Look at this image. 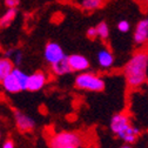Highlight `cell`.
Here are the masks:
<instances>
[{"label":"cell","instance_id":"cell-1","mask_svg":"<svg viewBox=\"0 0 148 148\" xmlns=\"http://www.w3.org/2000/svg\"><path fill=\"white\" fill-rule=\"evenodd\" d=\"M148 74V52L139 51L135 52L123 68V75L126 82L132 88H139L147 82Z\"/></svg>","mask_w":148,"mask_h":148},{"label":"cell","instance_id":"cell-2","mask_svg":"<svg viewBox=\"0 0 148 148\" xmlns=\"http://www.w3.org/2000/svg\"><path fill=\"white\" fill-rule=\"evenodd\" d=\"M109 127L112 133L116 138L121 139L125 143H134L140 135V129L131 122L129 116L125 113L114 114L110 119Z\"/></svg>","mask_w":148,"mask_h":148},{"label":"cell","instance_id":"cell-3","mask_svg":"<svg viewBox=\"0 0 148 148\" xmlns=\"http://www.w3.org/2000/svg\"><path fill=\"white\" fill-rule=\"evenodd\" d=\"M74 85L80 90L92 92V93H99L102 92L106 87L105 80L92 72H80L74 79Z\"/></svg>","mask_w":148,"mask_h":148},{"label":"cell","instance_id":"cell-4","mask_svg":"<svg viewBox=\"0 0 148 148\" xmlns=\"http://www.w3.org/2000/svg\"><path fill=\"white\" fill-rule=\"evenodd\" d=\"M84 143L82 136L78 132L62 131L54 134L49 139V148H66L69 146H79Z\"/></svg>","mask_w":148,"mask_h":148},{"label":"cell","instance_id":"cell-5","mask_svg":"<svg viewBox=\"0 0 148 148\" xmlns=\"http://www.w3.org/2000/svg\"><path fill=\"white\" fill-rule=\"evenodd\" d=\"M44 58L46 60L47 64L49 65H54V64H58L60 61H62L64 59L67 58V55L65 54L62 47L58 44V42H54L51 41L45 46L44 49Z\"/></svg>","mask_w":148,"mask_h":148},{"label":"cell","instance_id":"cell-6","mask_svg":"<svg viewBox=\"0 0 148 148\" xmlns=\"http://www.w3.org/2000/svg\"><path fill=\"white\" fill-rule=\"evenodd\" d=\"M14 122L18 128V131L21 133L32 132L35 128V120L26 113H23L20 110H14Z\"/></svg>","mask_w":148,"mask_h":148},{"label":"cell","instance_id":"cell-7","mask_svg":"<svg viewBox=\"0 0 148 148\" xmlns=\"http://www.w3.org/2000/svg\"><path fill=\"white\" fill-rule=\"evenodd\" d=\"M133 40L138 46H143L148 44V16L139 20V23L136 24L133 34Z\"/></svg>","mask_w":148,"mask_h":148},{"label":"cell","instance_id":"cell-8","mask_svg":"<svg viewBox=\"0 0 148 148\" xmlns=\"http://www.w3.org/2000/svg\"><path fill=\"white\" fill-rule=\"evenodd\" d=\"M1 86H3L4 90L8 94H18V93H20V92L25 90L21 82L19 81V79L16 78V75L13 72L1 80Z\"/></svg>","mask_w":148,"mask_h":148},{"label":"cell","instance_id":"cell-9","mask_svg":"<svg viewBox=\"0 0 148 148\" xmlns=\"http://www.w3.org/2000/svg\"><path fill=\"white\" fill-rule=\"evenodd\" d=\"M47 84V75L46 73L38 71L33 74H29L28 84H27V90L28 92H39Z\"/></svg>","mask_w":148,"mask_h":148},{"label":"cell","instance_id":"cell-10","mask_svg":"<svg viewBox=\"0 0 148 148\" xmlns=\"http://www.w3.org/2000/svg\"><path fill=\"white\" fill-rule=\"evenodd\" d=\"M67 59L73 72H86L90 66L89 60L82 54H71L67 57Z\"/></svg>","mask_w":148,"mask_h":148},{"label":"cell","instance_id":"cell-11","mask_svg":"<svg viewBox=\"0 0 148 148\" xmlns=\"http://www.w3.org/2000/svg\"><path fill=\"white\" fill-rule=\"evenodd\" d=\"M97 60L102 69H108L114 65V54L107 48H102L97 54Z\"/></svg>","mask_w":148,"mask_h":148},{"label":"cell","instance_id":"cell-12","mask_svg":"<svg viewBox=\"0 0 148 148\" xmlns=\"http://www.w3.org/2000/svg\"><path fill=\"white\" fill-rule=\"evenodd\" d=\"M51 71L54 75H58V77H62V75H67V74L72 73V68L69 66V62H68V59H64L62 61L58 62V64H54V65H51Z\"/></svg>","mask_w":148,"mask_h":148},{"label":"cell","instance_id":"cell-13","mask_svg":"<svg viewBox=\"0 0 148 148\" xmlns=\"http://www.w3.org/2000/svg\"><path fill=\"white\" fill-rule=\"evenodd\" d=\"M14 68H15V65L12 59L6 57L1 58V60H0V80H3L8 74H11Z\"/></svg>","mask_w":148,"mask_h":148},{"label":"cell","instance_id":"cell-14","mask_svg":"<svg viewBox=\"0 0 148 148\" xmlns=\"http://www.w3.org/2000/svg\"><path fill=\"white\" fill-rule=\"evenodd\" d=\"M18 15V8H6V11L4 12V14L0 18V25L3 28L10 26L12 24V21L16 18Z\"/></svg>","mask_w":148,"mask_h":148},{"label":"cell","instance_id":"cell-15","mask_svg":"<svg viewBox=\"0 0 148 148\" xmlns=\"http://www.w3.org/2000/svg\"><path fill=\"white\" fill-rule=\"evenodd\" d=\"M105 0H80V6L86 11H95L103 6Z\"/></svg>","mask_w":148,"mask_h":148},{"label":"cell","instance_id":"cell-16","mask_svg":"<svg viewBox=\"0 0 148 148\" xmlns=\"http://www.w3.org/2000/svg\"><path fill=\"white\" fill-rule=\"evenodd\" d=\"M97 29H98V38L106 41L109 36V27H108L107 23H105V21L99 23L97 25Z\"/></svg>","mask_w":148,"mask_h":148},{"label":"cell","instance_id":"cell-17","mask_svg":"<svg viewBox=\"0 0 148 148\" xmlns=\"http://www.w3.org/2000/svg\"><path fill=\"white\" fill-rule=\"evenodd\" d=\"M11 59L13 60L15 67H19V66L23 64V61H24V54H23V52H21L20 49H16L15 53L13 54V57H12Z\"/></svg>","mask_w":148,"mask_h":148},{"label":"cell","instance_id":"cell-18","mask_svg":"<svg viewBox=\"0 0 148 148\" xmlns=\"http://www.w3.org/2000/svg\"><path fill=\"white\" fill-rule=\"evenodd\" d=\"M118 27V31L121 32V33H127L129 32V29H131V24H129V21L127 20H120L116 25Z\"/></svg>","mask_w":148,"mask_h":148},{"label":"cell","instance_id":"cell-19","mask_svg":"<svg viewBox=\"0 0 148 148\" xmlns=\"http://www.w3.org/2000/svg\"><path fill=\"white\" fill-rule=\"evenodd\" d=\"M87 38L88 39H92V40H94L95 38H98V29H97V26H93V27H89L87 29Z\"/></svg>","mask_w":148,"mask_h":148},{"label":"cell","instance_id":"cell-20","mask_svg":"<svg viewBox=\"0 0 148 148\" xmlns=\"http://www.w3.org/2000/svg\"><path fill=\"white\" fill-rule=\"evenodd\" d=\"M4 4L7 8H18V6L20 4V0H5Z\"/></svg>","mask_w":148,"mask_h":148},{"label":"cell","instance_id":"cell-21","mask_svg":"<svg viewBox=\"0 0 148 148\" xmlns=\"http://www.w3.org/2000/svg\"><path fill=\"white\" fill-rule=\"evenodd\" d=\"M3 148H15V143L12 139H7L3 143Z\"/></svg>","mask_w":148,"mask_h":148},{"label":"cell","instance_id":"cell-22","mask_svg":"<svg viewBox=\"0 0 148 148\" xmlns=\"http://www.w3.org/2000/svg\"><path fill=\"white\" fill-rule=\"evenodd\" d=\"M15 51H16V49H15V48H12V47H11V48H7V49L4 52V55H5L6 58H10V59H11V58L13 57V54L15 53Z\"/></svg>","mask_w":148,"mask_h":148},{"label":"cell","instance_id":"cell-23","mask_svg":"<svg viewBox=\"0 0 148 148\" xmlns=\"http://www.w3.org/2000/svg\"><path fill=\"white\" fill-rule=\"evenodd\" d=\"M120 148H132V147H131V145H129V143H126V145H123V146H121Z\"/></svg>","mask_w":148,"mask_h":148},{"label":"cell","instance_id":"cell-24","mask_svg":"<svg viewBox=\"0 0 148 148\" xmlns=\"http://www.w3.org/2000/svg\"><path fill=\"white\" fill-rule=\"evenodd\" d=\"M66 148H80L79 146H69V147H66Z\"/></svg>","mask_w":148,"mask_h":148},{"label":"cell","instance_id":"cell-25","mask_svg":"<svg viewBox=\"0 0 148 148\" xmlns=\"http://www.w3.org/2000/svg\"><path fill=\"white\" fill-rule=\"evenodd\" d=\"M146 1H147V4H148V0H146Z\"/></svg>","mask_w":148,"mask_h":148},{"label":"cell","instance_id":"cell-26","mask_svg":"<svg viewBox=\"0 0 148 148\" xmlns=\"http://www.w3.org/2000/svg\"><path fill=\"white\" fill-rule=\"evenodd\" d=\"M147 85H148V80H147Z\"/></svg>","mask_w":148,"mask_h":148}]
</instances>
